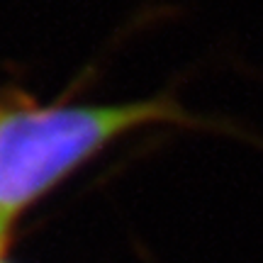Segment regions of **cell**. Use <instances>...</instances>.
Returning <instances> with one entry per match:
<instances>
[{
  "label": "cell",
  "mask_w": 263,
  "mask_h": 263,
  "mask_svg": "<svg viewBox=\"0 0 263 263\" xmlns=\"http://www.w3.org/2000/svg\"><path fill=\"white\" fill-rule=\"evenodd\" d=\"M8 227H10V224H5V222L0 219V251H3V244H5V236H8Z\"/></svg>",
  "instance_id": "7a4b0ae2"
},
{
  "label": "cell",
  "mask_w": 263,
  "mask_h": 263,
  "mask_svg": "<svg viewBox=\"0 0 263 263\" xmlns=\"http://www.w3.org/2000/svg\"><path fill=\"white\" fill-rule=\"evenodd\" d=\"M205 122L173 93L120 103H37L20 90L0 95V219L10 224L32 202L115 141L151 127Z\"/></svg>",
  "instance_id": "6da1fadb"
},
{
  "label": "cell",
  "mask_w": 263,
  "mask_h": 263,
  "mask_svg": "<svg viewBox=\"0 0 263 263\" xmlns=\"http://www.w3.org/2000/svg\"><path fill=\"white\" fill-rule=\"evenodd\" d=\"M0 263H8V261H0Z\"/></svg>",
  "instance_id": "3957f363"
}]
</instances>
